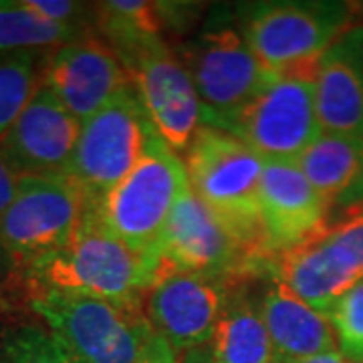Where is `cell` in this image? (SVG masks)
<instances>
[{
	"instance_id": "6",
	"label": "cell",
	"mask_w": 363,
	"mask_h": 363,
	"mask_svg": "<svg viewBox=\"0 0 363 363\" xmlns=\"http://www.w3.org/2000/svg\"><path fill=\"white\" fill-rule=\"evenodd\" d=\"M26 301L73 363H138L154 335L143 307L65 293H40Z\"/></svg>"
},
{
	"instance_id": "21",
	"label": "cell",
	"mask_w": 363,
	"mask_h": 363,
	"mask_svg": "<svg viewBox=\"0 0 363 363\" xmlns=\"http://www.w3.org/2000/svg\"><path fill=\"white\" fill-rule=\"evenodd\" d=\"M97 28L113 52L125 51L143 40L162 37L164 14L157 2L143 0H111L95 9Z\"/></svg>"
},
{
	"instance_id": "13",
	"label": "cell",
	"mask_w": 363,
	"mask_h": 363,
	"mask_svg": "<svg viewBox=\"0 0 363 363\" xmlns=\"http://www.w3.org/2000/svg\"><path fill=\"white\" fill-rule=\"evenodd\" d=\"M40 83L71 116L85 123L125 89L130 79L104 37L85 33L45 57Z\"/></svg>"
},
{
	"instance_id": "8",
	"label": "cell",
	"mask_w": 363,
	"mask_h": 363,
	"mask_svg": "<svg viewBox=\"0 0 363 363\" xmlns=\"http://www.w3.org/2000/svg\"><path fill=\"white\" fill-rule=\"evenodd\" d=\"M157 138L142 101L131 85L81 125L77 147L67 176L95 206L113 190Z\"/></svg>"
},
{
	"instance_id": "17",
	"label": "cell",
	"mask_w": 363,
	"mask_h": 363,
	"mask_svg": "<svg viewBox=\"0 0 363 363\" xmlns=\"http://www.w3.org/2000/svg\"><path fill=\"white\" fill-rule=\"evenodd\" d=\"M315 93L321 130L363 142V23L347 26L321 55Z\"/></svg>"
},
{
	"instance_id": "2",
	"label": "cell",
	"mask_w": 363,
	"mask_h": 363,
	"mask_svg": "<svg viewBox=\"0 0 363 363\" xmlns=\"http://www.w3.org/2000/svg\"><path fill=\"white\" fill-rule=\"evenodd\" d=\"M89 208L69 176H21L0 218V279L21 285L35 264L73 240Z\"/></svg>"
},
{
	"instance_id": "20",
	"label": "cell",
	"mask_w": 363,
	"mask_h": 363,
	"mask_svg": "<svg viewBox=\"0 0 363 363\" xmlns=\"http://www.w3.org/2000/svg\"><path fill=\"white\" fill-rule=\"evenodd\" d=\"M208 347L214 363H277L260 307L240 293L228 295Z\"/></svg>"
},
{
	"instance_id": "23",
	"label": "cell",
	"mask_w": 363,
	"mask_h": 363,
	"mask_svg": "<svg viewBox=\"0 0 363 363\" xmlns=\"http://www.w3.org/2000/svg\"><path fill=\"white\" fill-rule=\"evenodd\" d=\"M43 63L39 51L0 52V138L39 89Z\"/></svg>"
},
{
	"instance_id": "32",
	"label": "cell",
	"mask_w": 363,
	"mask_h": 363,
	"mask_svg": "<svg viewBox=\"0 0 363 363\" xmlns=\"http://www.w3.org/2000/svg\"><path fill=\"white\" fill-rule=\"evenodd\" d=\"M362 13H363V9H362Z\"/></svg>"
},
{
	"instance_id": "5",
	"label": "cell",
	"mask_w": 363,
	"mask_h": 363,
	"mask_svg": "<svg viewBox=\"0 0 363 363\" xmlns=\"http://www.w3.org/2000/svg\"><path fill=\"white\" fill-rule=\"evenodd\" d=\"M178 59L194 83L202 125L222 131H230L236 117L271 79L228 11L214 13L182 47Z\"/></svg>"
},
{
	"instance_id": "15",
	"label": "cell",
	"mask_w": 363,
	"mask_h": 363,
	"mask_svg": "<svg viewBox=\"0 0 363 363\" xmlns=\"http://www.w3.org/2000/svg\"><path fill=\"white\" fill-rule=\"evenodd\" d=\"M262 255L274 257L321 236L331 210L297 162H264L259 188Z\"/></svg>"
},
{
	"instance_id": "14",
	"label": "cell",
	"mask_w": 363,
	"mask_h": 363,
	"mask_svg": "<svg viewBox=\"0 0 363 363\" xmlns=\"http://www.w3.org/2000/svg\"><path fill=\"white\" fill-rule=\"evenodd\" d=\"M81 125L40 83L21 116L0 138V157L18 178L67 176Z\"/></svg>"
},
{
	"instance_id": "25",
	"label": "cell",
	"mask_w": 363,
	"mask_h": 363,
	"mask_svg": "<svg viewBox=\"0 0 363 363\" xmlns=\"http://www.w3.org/2000/svg\"><path fill=\"white\" fill-rule=\"evenodd\" d=\"M339 353L350 363H363V279L339 298L329 313Z\"/></svg>"
},
{
	"instance_id": "31",
	"label": "cell",
	"mask_w": 363,
	"mask_h": 363,
	"mask_svg": "<svg viewBox=\"0 0 363 363\" xmlns=\"http://www.w3.org/2000/svg\"><path fill=\"white\" fill-rule=\"evenodd\" d=\"M298 363H350L339 351H329V353H321V355H315V357H309L305 362Z\"/></svg>"
},
{
	"instance_id": "24",
	"label": "cell",
	"mask_w": 363,
	"mask_h": 363,
	"mask_svg": "<svg viewBox=\"0 0 363 363\" xmlns=\"http://www.w3.org/2000/svg\"><path fill=\"white\" fill-rule=\"evenodd\" d=\"M0 363H73L59 339L39 323L0 329Z\"/></svg>"
},
{
	"instance_id": "19",
	"label": "cell",
	"mask_w": 363,
	"mask_h": 363,
	"mask_svg": "<svg viewBox=\"0 0 363 363\" xmlns=\"http://www.w3.org/2000/svg\"><path fill=\"white\" fill-rule=\"evenodd\" d=\"M297 164L331 216L363 206V142L321 131Z\"/></svg>"
},
{
	"instance_id": "4",
	"label": "cell",
	"mask_w": 363,
	"mask_h": 363,
	"mask_svg": "<svg viewBox=\"0 0 363 363\" xmlns=\"http://www.w3.org/2000/svg\"><path fill=\"white\" fill-rule=\"evenodd\" d=\"M182 162L190 190L230 226L255 257H264L259 212L264 160L233 133L200 125Z\"/></svg>"
},
{
	"instance_id": "29",
	"label": "cell",
	"mask_w": 363,
	"mask_h": 363,
	"mask_svg": "<svg viewBox=\"0 0 363 363\" xmlns=\"http://www.w3.org/2000/svg\"><path fill=\"white\" fill-rule=\"evenodd\" d=\"M16 188H18V176L0 157V218L4 216L6 208L11 206Z\"/></svg>"
},
{
	"instance_id": "1",
	"label": "cell",
	"mask_w": 363,
	"mask_h": 363,
	"mask_svg": "<svg viewBox=\"0 0 363 363\" xmlns=\"http://www.w3.org/2000/svg\"><path fill=\"white\" fill-rule=\"evenodd\" d=\"M160 271L157 252L128 247L105 230L93 206L73 240L26 272V298L65 293L104 298L125 307H143L145 293Z\"/></svg>"
},
{
	"instance_id": "3",
	"label": "cell",
	"mask_w": 363,
	"mask_h": 363,
	"mask_svg": "<svg viewBox=\"0 0 363 363\" xmlns=\"http://www.w3.org/2000/svg\"><path fill=\"white\" fill-rule=\"evenodd\" d=\"M355 6L339 0L252 2L238 9V28L271 75L317 73L319 59L353 25Z\"/></svg>"
},
{
	"instance_id": "22",
	"label": "cell",
	"mask_w": 363,
	"mask_h": 363,
	"mask_svg": "<svg viewBox=\"0 0 363 363\" xmlns=\"http://www.w3.org/2000/svg\"><path fill=\"white\" fill-rule=\"evenodd\" d=\"M81 26L52 25L26 11L23 2L0 0V52L47 51L79 39Z\"/></svg>"
},
{
	"instance_id": "7",
	"label": "cell",
	"mask_w": 363,
	"mask_h": 363,
	"mask_svg": "<svg viewBox=\"0 0 363 363\" xmlns=\"http://www.w3.org/2000/svg\"><path fill=\"white\" fill-rule=\"evenodd\" d=\"M190 190L184 162L160 135L113 190L93 206L107 233L128 247L156 252L160 234L182 194Z\"/></svg>"
},
{
	"instance_id": "27",
	"label": "cell",
	"mask_w": 363,
	"mask_h": 363,
	"mask_svg": "<svg viewBox=\"0 0 363 363\" xmlns=\"http://www.w3.org/2000/svg\"><path fill=\"white\" fill-rule=\"evenodd\" d=\"M325 234L339 245L350 248L363 264V206L339 214L337 220L329 224Z\"/></svg>"
},
{
	"instance_id": "28",
	"label": "cell",
	"mask_w": 363,
	"mask_h": 363,
	"mask_svg": "<svg viewBox=\"0 0 363 363\" xmlns=\"http://www.w3.org/2000/svg\"><path fill=\"white\" fill-rule=\"evenodd\" d=\"M138 363H178V353L154 331Z\"/></svg>"
},
{
	"instance_id": "26",
	"label": "cell",
	"mask_w": 363,
	"mask_h": 363,
	"mask_svg": "<svg viewBox=\"0 0 363 363\" xmlns=\"http://www.w3.org/2000/svg\"><path fill=\"white\" fill-rule=\"evenodd\" d=\"M26 11L37 14L39 18L63 26H81L85 28L81 14L85 13V4L71 0H21Z\"/></svg>"
},
{
	"instance_id": "16",
	"label": "cell",
	"mask_w": 363,
	"mask_h": 363,
	"mask_svg": "<svg viewBox=\"0 0 363 363\" xmlns=\"http://www.w3.org/2000/svg\"><path fill=\"white\" fill-rule=\"evenodd\" d=\"M269 272L311 309L329 317L339 298L363 279V264L350 248L323 233L301 247L271 257Z\"/></svg>"
},
{
	"instance_id": "11",
	"label": "cell",
	"mask_w": 363,
	"mask_h": 363,
	"mask_svg": "<svg viewBox=\"0 0 363 363\" xmlns=\"http://www.w3.org/2000/svg\"><path fill=\"white\" fill-rule=\"evenodd\" d=\"M156 252L160 271L194 272L214 279H240L260 259L192 190H186L176 202L160 234Z\"/></svg>"
},
{
	"instance_id": "30",
	"label": "cell",
	"mask_w": 363,
	"mask_h": 363,
	"mask_svg": "<svg viewBox=\"0 0 363 363\" xmlns=\"http://www.w3.org/2000/svg\"><path fill=\"white\" fill-rule=\"evenodd\" d=\"M178 363H214L212 362V353L210 347H192V350L182 351Z\"/></svg>"
},
{
	"instance_id": "9",
	"label": "cell",
	"mask_w": 363,
	"mask_h": 363,
	"mask_svg": "<svg viewBox=\"0 0 363 363\" xmlns=\"http://www.w3.org/2000/svg\"><path fill=\"white\" fill-rule=\"evenodd\" d=\"M317 73L271 75L257 97L236 117V135L264 162H298L319 133Z\"/></svg>"
},
{
	"instance_id": "10",
	"label": "cell",
	"mask_w": 363,
	"mask_h": 363,
	"mask_svg": "<svg viewBox=\"0 0 363 363\" xmlns=\"http://www.w3.org/2000/svg\"><path fill=\"white\" fill-rule=\"evenodd\" d=\"M116 55L160 140L174 154H186L202 125L200 99L186 67L162 37Z\"/></svg>"
},
{
	"instance_id": "12",
	"label": "cell",
	"mask_w": 363,
	"mask_h": 363,
	"mask_svg": "<svg viewBox=\"0 0 363 363\" xmlns=\"http://www.w3.org/2000/svg\"><path fill=\"white\" fill-rule=\"evenodd\" d=\"M182 271H157L145 293L143 313L152 329L176 353L210 343L228 303V283Z\"/></svg>"
},
{
	"instance_id": "18",
	"label": "cell",
	"mask_w": 363,
	"mask_h": 363,
	"mask_svg": "<svg viewBox=\"0 0 363 363\" xmlns=\"http://www.w3.org/2000/svg\"><path fill=\"white\" fill-rule=\"evenodd\" d=\"M260 315L272 341L277 363H298L337 351L329 319L311 309L279 279H271L264 289Z\"/></svg>"
}]
</instances>
